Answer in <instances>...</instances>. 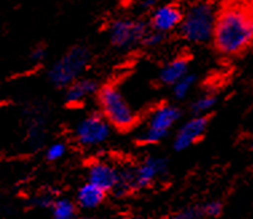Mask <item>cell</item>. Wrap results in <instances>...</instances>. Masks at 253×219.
<instances>
[{
  "label": "cell",
  "mask_w": 253,
  "mask_h": 219,
  "mask_svg": "<svg viewBox=\"0 0 253 219\" xmlns=\"http://www.w3.org/2000/svg\"><path fill=\"white\" fill-rule=\"evenodd\" d=\"M213 44L221 55L235 56L253 43V7L244 1H230L217 11Z\"/></svg>",
  "instance_id": "cell-1"
},
{
  "label": "cell",
  "mask_w": 253,
  "mask_h": 219,
  "mask_svg": "<svg viewBox=\"0 0 253 219\" xmlns=\"http://www.w3.org/2000/svg\"><path fill=\"white\" fill-rule=\"evenodd\" d=\"M217 11L211 0H198L184 12L180 35L193 44H204L213 39Z\"/></svg>",
  "instance_id": "cell-2"
},
{
  "label": "cell",
  "mask_w": 253,
  "mask_h": 219,
  "mask_svg": "<svg viewBox=\"0 0 253 219\" xmlns=\"http://www.w3.org/2000/svg\"><path fill=\"white\" fill-rule=\"evenodd\" d=\"M91 62V51L87 46L75 44L51 66L48 80L55 87L66 88L82 78Z\"/></svg>",
  "instance_id": "cell-3"
},
{
  "label": "cell",
  "mask_w": 253,
  "mask_h": 219,
  "mask_svg": "<svg viewBox=\"0 0 253 219\" xmlns=\"http://www.w3.org/2000/svg\"><path fill=\"white\" fill-rule=\"evenodd\" d=\"M97 96L101 114L113 127L129 130L137 123V112L117 87L113 84L101 87Z\"/></svg>",
  "instance_id": "cell-4"
},
{
  "label": "cell",
  "mask_w": 253,
  "mask_h": 219,
  "mask_svg": "<svg viewBox=\"0 0 253 219\" xmlns=\"http://www.w3.org/2000/svg\"><path fill=\"white\" fill-rule=\"evenodd\" d=\"M168 170V162L161 156H147L135 169L121 170V182L114 192L117 195H126L135 190L149 187L158 177Z\"/></svg>",
  "instance_id": "cell-5"
},
{
  "label": "cell",
  "mask_w": 253,
  "mask_h": 219,
  "mask_svg": "<svg viewBox=\"0 0 253 219\" xmlns=\"http://www.w3.org/2000/svg\"><path fill=\"white\" fill-rule=\"evenodd\" d=\"M181 110L174 105H161L153 110L146 120L145 127L137 135L141 145H157L164 141L174 124L180 120Z\"/></svg>",
  "instance_id": "cell-6"
},
{
  "label": "cell",
  "mask_w": 253,
  "mask_h": 219,
  "mask_svg": "<svg viewBox=\"0 0 253 219\" xmlns=\"http://www.w3.org/2000/svg\"><path fill=\"white\" fill-rule=\"evenodd\" d=\"M150 30L149 23L133 18L115 19L107 28V36L110 44L117 50H131L139 44L147 31Z\"/></svg>",
  "instance_id": "cell-7"
},
{
  "label": "cell",
  "mask_w": 253,
  "mask_h": 219,
  "mask_svg": "<svg viewBox=\"0 0 253 219\" xmlns=\"http://www.w3.org/2000/svg\"><path fill=\"white\" fill-rule=\"evenodd\" d=\"M111 124L103 118L102 114H90L81 119L75 128L74 137L86 147L99 146L110 138Z\"/></svg>",
  "instance_id": "cell-8"
},
{
  "label": "cell",
  "mask_w": 253,
  "mask_h": 219,
  "mask_svg": "<svg viewBox=\"0 0 253 219\" xmlns=\"http://www.w3.org/2000/svg\"><path fill=\"white\" fill-rule=\"evenodd\" d=\"M184 19V11L180 5L175 3H166V4L157 5L153 9L149 19V27L154 31L169 34L180 28Z\"/></svg>",
  "instance_id": "cell-9"
},
{
  "label": "cell",
  "mask_w": 253,
  "mask_h": 219,
  "mask_svg": "<svg viewBox=\"0 0 253 219\" xmlns=\"http://www.w3.org/2000/svg\"><path fill=\"white\" fill-rule=\"evenodd\" d=\"M87 182L95 184L103 191H114L121 182V170L111 163L98 160L88 167Z\"/></svg>",
  "instance_id": "cell-10"
},
{
  "label": "cell",
  "mask_w": 253,
  "mask_h": 219,
  "mask_svg": "<svg viewBox=\"0 0 253 219\" xmlns=\"http://www.w3.org/2000/svg\"><path fill=\"white\" fill-rule=\"evenodd\" d=\"M208 127L207 116H193L186 120L175 134L174 150L185 151L204 137Z\"/></svg>",
  "instance_id": "cell-11"
},
{
  "label": "cell",
  "mask_w": 253,
  "mask_h": 219,
  "mask_svg": "<svg viewBox=\"0 0 253 219\" xmlns=\"http://www.w3.org/2000/svg\"><path fill=\"white\" fill-rule=\"evenodd\" d=\"M99 84L97 80L90 78H81L66 87L65 99L67 105L78 106L86 101L90 96L95 95L99 91Z\"/></svg>",
  "instance_id": "cell-12"
},
{
  "label": "cell",
  "mask_w": 253,
  "mask_h": 219,
  "mask_svg": "<svg viewBox=\"0 0 253 219\" xmlns=\"http://www.w3.org/2000/svg\"><path fill=\"white\" fill-rule=\"evenodd\" d=\"M189 73V60L185 56H177L164 66L158 73V79L165 86H174L175 83Z\"/></svg>",
  "instance_id": "cell-13"
},
{
  "label": "cell",
  "mask_w": 253,
  "mask_h": 219,
  "mask_svg": "<svg viewBox=\"0 0 253 219\" xmlns=\"http://www.w3.org/2000/svg\"><path fill=\"white\" fill-rule=\"evenodd\" d=\"M106 191H103L95 184L86 182L79 187L77 192V205L84 210H92L98 206H101L102 202L106 198Z\"/></svg>",
  "instance_id": "cell-14"
},
{
  "label": "cell",
  "mask_w": 253,
  "mask_h": 219,
  "mask_svg": "<svg viewBox=\"0 0 253 219\" xmlns=\"http://www.w3.org/2000/svg\"><path fill=\"white\" fill-rule=\"evenodd\" d=\"M51 213L54 219H77V205L66 198H56Z\"/></svg>",
  "instance_id": "cell-15"
},
{
  "label": "cell",
  "mask_w": 253,
  "mask_h": 219,
  "mask_svg": "<svg viewBox=\"0 0 253 219\" xmlns=\"http://www.w3.org/2000/svg\"><path fill=\"white\" fill-rule=\"evenodd\" d=\"M217 103L216 95L213 94H204V95L198 96L197 99L190 105V111L193 112L194 116H205L207 112L211 110L214 109Z\"/></svg>",
  "instance_id": "cell-16"
},
{
  "label": "cell",
  "mask_w": 253,
  "mask_h": 219,
  "mask_svg": "<svg viewBox=\"0 0 253 219\" xmlns=\"http://www.w3.org/2000/svg\"><path fill=\"white\" fill-rule=\"evenodd\" d=\"M196 82H197L196 75L189 73L186 76H184L181 80L175 83L174 86L171 87L173 88V95H174L175 99H178V101L185 99L189 95V92L192 91V88L194 87Z\"/></svg>",
  "instance_id": "cell-17"
},
{
  "label": "cell",
  "mask_w": 253,
  "mask_h": 219,
  "mask_svg": "<svg viewBox=\"0 0 253 219\" xmlns=\"http://www.w3.org/2000/svg\"><path fill=\"white\" fill-rule=\"evenodd\" d=\"M166 40V34H162V32L154 31V30H149L147 34L145 35L142 40V44L141 46L146 47V48H157V47L162 46Z\"/></svg>",
  "instance_id": "cell-18"
},
{
  "label": "cell",
  "mask_w": 253,
  "mask_h": 219,
  "mask_svg": "<svg viewBox=\"0 0 253 219\" xmlns=\"http://www.w3.org/2000/svg\"><path fill=\"white\" fill-rule=\"evenodd\" d=\"M66 145L62 142H55L52 143L46 151V159L50 162H56V160L62 159L66 155Z\"/></svg>",
  "instance_id": "cell-19"
},
{
  "label": "cell",
  "mask_w": 253,
  "mask_h": 219,
  "mask_svg": "<svg viewBox=\"0 0 253 219\" xmlns=\"http://www.w3.org/2000/svg\"><path fill=\"white\" fill-rule=\"evenodd\" d=\"M222 209H224V206H222L220 201H209L200 207V210H201L204 217H208V218H217V217H220L222 214Z\"/></svg>",
  "instance_id": "cell-20"
},
{
  "label": "cell",
  "mask_w": 253,
  "mask_h": 219,
  "mask_svg": "<svg viewBox=\"0 0 253 219\" xmlns=\"http://www.w3.org/2000/svg\"><path fill=\"white\" fill-rule=\"evenodd\" d=\"M204 215L200 210V207H188L177 211L174 214L166 217L165 219H203Z\"/></svg>",
  "instance_id": "cell-21"
},
{
  "label": "cell",
  "mask_w": 253,
  "mask_h": 219,
  "mask_svg": "<svg viewBox=\"0 0 253 219\" xmlns=\"http://www.w3.org/2000/svg\"><path fill=\"white\" fill-rule=\"evenodd\" d=\"M55 201H56L55 195L50 191L42 192V194H38L37 196H34L33 198L34 206L41 207V209H51Z\"/></svg>",
  "instance_id": "cell-22"
},
{
  "label": "cell",
  "mask_w": 253,
  "mask_h": 219,
  "mask_svg": "<svg viewBox=\"0 0 253 219\" xmlns=\"http://www.w3.org/2000/svg\"><path fill=\"white\" fill-rule=\"evenodd\" d=\"M30 58H31V60H33L34 63H41V62H43L44 58H46V47L37 46L33 51H31Z\"/></svg>",
  "instance_id": "cell-23"
},
{
  "label": "cell",
  "mask_w": 253,
  "mask_h": 219,
  "mask_svg": "<svg viewBox=\"0 0 253 219\" xmlns=\"http://www.w3.org/2000/svg\"><path fill=\"white\" fill-rule=\"evenodd\" d=\"M141 8L146 9V11H153L157 7V0H141Z\"/></svg>",
  "instance_id": "cell-24"
},
{
  "label": "cell",
  "mask_w": 253,
  "mask_h": 219,
  "mask_svg": "<svg viewBox=\"0 0 253 219\" xmlns=\"http://www.w3.org/2000/svg\"><path fill=\"white\" fill-rule=\"evenodd\" d=\"M118 219H143V218H139V217H121Z\"/></svg>",
  "instance_id": "cell-25"
},
{
  "label": "cell",
  "mask_w": 253,
  "mask_h": 219,
  "mask_svg": "<svg viewBox=\"0 0 253 219\" xmlns=\"http://www.w3.org/2000/svg\"><path fill=\"white\" fill-rule=\"evenodd\" d=\"M78 219H99L97 217H82V218H78Z\"/></svg>",
  "instance_id": "cell-26"
}]
</instances>
